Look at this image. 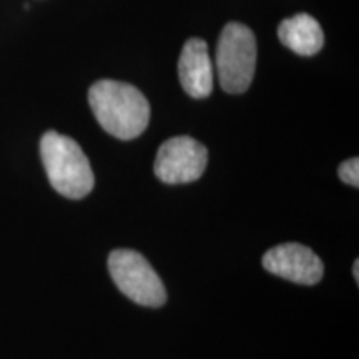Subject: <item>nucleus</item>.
Masks as SVG:
<instances>
[{
	"label": "nucleus",
	"instance_id": "nucleus-1",
	"mask_svg": "<svg viewBox=\"0 0 359 359\" xmlns=\"http://www.w3.org/2000/svg\"><path fill=\"white\" fill-rule=\"evenodd\" d=\"M97 122L120 140L140 137L150 122V103L137 87L116 80H98L88 90Z\"/></svg>",
	"mask_w": 359,
	"mask_h": 359
},
{
	"label": "nucleus",
	"instance_id": "nucleus-2",
	"mask_svg": "<svg viewBox=\"0 0 359 359\" xmlns=\"http://www.w3.org/2000/svg\"><path fill=\"white\" fill-rule=\"evenodd\" d=\"M40 156L53 190L62 196L80 200L95 185L87 155L74 138L50 130L40 140Z\"/></svg>",
	"mask_w": 359,
	"mask_h": 359
},
{
	"label": "nucleus",
	"instance_id": "nucleus-3",
	"mask_svg": "<svg viewBox=\"0 0 359 359\" xmlns=\"http://www.w3.org/2000/svg\"><path fill=\"white\" fill-rule=\"evenodd\" d=\"M257 69V39L250 27L231 22L223 29L217 45V74L228 93H243L253 82Z\"/></svg>",
	"mask_w": 359,
	"mask_h": 359
},
{
	"label": "nucleus",
	"instance_id": "nucleus-4",
	"mask_svg": "<svg viewBox=\"0 0 359 359\" xmlns=\"http://www.w3.org/2000/svg\"><path fill=\"white\" fill-rule=\"evenodd\" d=\"M109 271L118 290L132 302L150 308H158L167 302V291L160 276L145 257L137 251H111Z\"/></svg>",
	"mask_w": 359,
	"mask_h": 359
},
{
	"label": "nucleus",
	"instance_id": "nucleus-5",
	"mask_svg": "<svg viewBox=\"0 0 359 359\" xmlns=\"http://www.w3.org/2000/svg\"><path fill=\"white\" fill-rule=\"evenodd\" d=\"M208 150L191 137H173L160 147L155 175L170 185L198 180L206 170Z\"/></svg>",
	"mask_w": 359,
	"mask_h": 359
},
{
	"label": "nucleus",
	"instance_id": "nucleus-6",
	"mask_svg": "<svg viewBox=\"0 0 359 359\" xmlns=\"http://www.w3.org/2000/svg\"><path fill=\"white\" fill-rule=\"evenodd\" d=\"M263 266L273 275L306 286L320 283L325 273V266L318 255L299 243H283L266 251Z\"/></svg>",
	"mask_w": 359,
	"mask_h": 359
},
{
	"label": "nucleus",
	"instance_id": "nucleus-7",
	"mask_svg": "<svg viewBox=\"0 0 359 359\" xmlns=\"http://www.w3.org/2000/svg\"><path fill=\"white\" fill-rule=\"evenodd\" d=\"M182 87L193 98H206L213 90V64L208 45L201 39H188L178 60Z\"/></svg>",
	"mask_w": 359,
	"mask_h": 359
},
{
	"label": "nucleus",
	"instance_id": "nucleus-8",
	"mask_svg": "<svg viewBox=\"0 0 359 359\" xmlns=\"http://www.w3.org/2000/svg\"><path fill=\"white\" fill-rule=\"evenodd\" d=\"M278 37L285 47L304 57L318 53L325 43V34L320 22L303 12L283 20L278 27Z\"/></svg>",
	"mask_w": 359,
	"mask_h": 359
},
{
	"label": "nucleus",
	"instance_id": "nucleus-9",
	"mask_svg": "<svg viewBox=\"0 0 359 359\" xmlns=\"http://www.w3.org/2000/svg\"><path fill=\"white\" fill-rule=\"evenodd\" d=\"M338 175L344 183L358 188L359 187V160L356 156L346 160L344 163H341V167L338 168Z\"/></svg>",
	"mask_w": 359,
	"mask_h": 359
},
{
	"label": "nucleus",
	"instance_id": "nucleus-10",
	"mask_svg": "<svg viewBox=\"0 0 359 359\" xmlns=\"http://www.w3.org/2000/svg\"><path fill=\"white\" fill-rule=\"evenodd\" d=\"M359 262L356 259V262H354V266H353V275H354V280L356 281H359Z\"/></svg>",
	"mask_w": 359,
	"mask_h": 359
}]
</instances>
